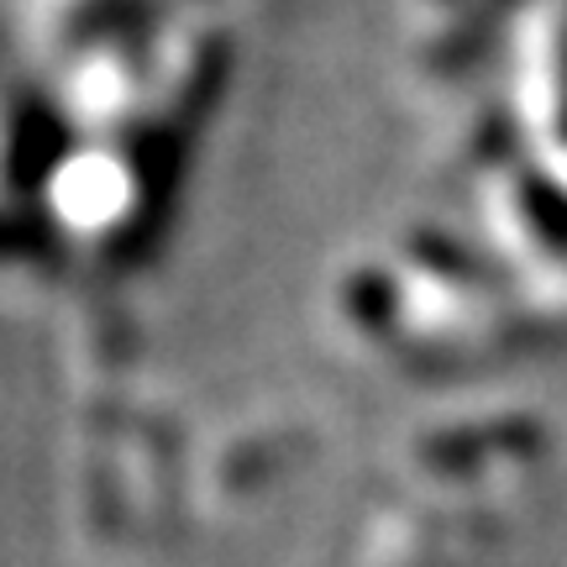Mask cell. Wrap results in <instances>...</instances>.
Returning <instances> with one entry per match:
<instances>
[]
</instances>
